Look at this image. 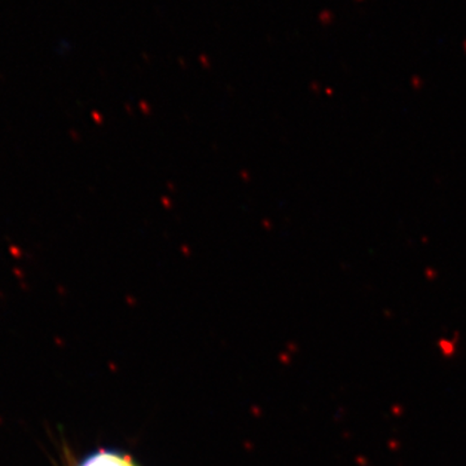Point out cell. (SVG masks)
<instances>
[{"instance_id": "6da1fadb", "label": "cell", "mask_w": 466, "mask_h": 466, "mask_svg": "<svg viewBox=\"0 0 466 466\" xmlns=\"http://www.w3.org/2000/svg\"><path fill=\"white\" fill-rule=\"evenodd\" d=\"M78 466H139L131 456L116 451L101 450L86 458Z\"/></svg>"}]
</instances>
